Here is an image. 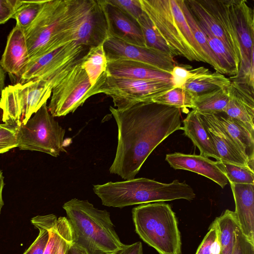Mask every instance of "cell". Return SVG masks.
Segmentation results:
<instances>
[{"instance_id":"obj_1","label":"cell","mask_w":254,"mask_h":254,"mask_svg":"<svg viewBox=\"0 0 254 254\" xmlns=\"http://www.w3.org/2000/svg\"><path fill=\"white\" fill-rule=\"evenodd\" d=\"M110 111L118 126V145L109 171L134 179L154 149L170 135L182 130L181 109L150 101Z\"/></svg>"},{"instance_id":"obj_2","label":"cell","mask_w":254,"mask_h":254,"mask_svg":"<svg viewBox=\"0 0 254 254\" xmlns=\"http://www.w3.org/2000/svg\"><path fill=\"white\" fill-rule=\"evenodd\" d=\"M86 0H45L32 24L24 30L29 60L73 41Z\"/></svg>"},{"instance_id":"obj_3","label":"cell","mask_w":254,"mask_h":254,"mask_svg":"<svg viewBox=\"0 0 254 254\" xmlns=\"http://www.w3.org/2000/svg\"><path fill=\"white\" fill-rule=\"evenodd\" d=\"M63 208L72 227L74 242L88 254H116L125 246L106 209L76 198L65 202Z\"/></svg>"},{"instance_id":"obj_4","label":"cell","mask_w":254,"mask_h":254,"mask_svg":"<svg viewBox=\"0 0 254 254\" xmlns=\"http://www.w3.org/2000/svg\"><path fill=\"white\" fill-rule=\"evenodd\" d=\"M93 190L103 205L120 208L177 199L190 201L195 197L192 188L186 181L181 182L178 180L166 184L145 178H134L95 185Z\"/></svg>"},{"instance_id":"obj_5","label":"cell","mask_w":254,"mask_h":254,"mask_svg":"<svg viewBox=\"0 0 254 254\" xmlns=\"http://www.w3.org/2000/svg\"><path fill=\"white\" fill-rule=\"evenodd\" d=\"M135 231L159 254H182L178 220L170 205L164 202L140 204L132 209Z\"/></svg>"},{"instance_id":"obj_6","label":"cell","mask_w":254,"mask_h":254,"mask_svg":"<svg viewBox=\"0 0 254 254\" xmlns=\"http://www.w3.org/2000/svg\"><path fill=\"white\" fill-rule=\"evenodd\" d=\"M53 86L48 81L34 79L9 85L0 98V121L19 127L28 120L51 96Z\"/></svg>"},{"instance_id":"obj_7","label":"cell","mask_w":254,"mask_h":254,"mask_svg":"<svg viewBox=\"0 0 254 254\" xmlns=\"http://www.w3.org/2000/svg\"><path fill=\"white\" fill-rule=\"evenodd\" d=\"M170 83L115 77L104 72L91 87V96L103 93L110 96L117 109L153 100L173 88Z\"/></svg>"},{"instance_id":"obj_8","label":"cell","mask_w":254,"mask_h":254,"mask_svg":"<svg viewBox=\"0 0 254 254\" xmlns=\"http://www.w3.org/2000/svg\"><path fill=\"white\" fill-rule=\"evenodd\" d=\"M65 129L49 112L47 103L24 125L17 127L16 137L20 150L37 151L57 157L64 148Z\"/></svg>"},{"instance_id":"obj_9","label":"cell","mask_w":254,"mask_h":254,"mask_svg":"<svg viewBox=\"0 0 254 254\" xmlns=\"http://www.w3.org/2000/svg\"><path fill=\"white\" fill-rule=\"evenodd\" d=\"M90 48L72 41L30 60L18 77V82L40 79L49 81L53 88L70 70L81 62Z\"/></svg>"},{"instance_id":"obj_10","label":"cell","mask_w":254,"mask_h":254,"mask_svg":"<svg viewBox=\"0 0 254 254\" xmlns=\"http://www.w3.org/2000/svg\"><path fill=\"white\" fill-rule=\"evenodd\" d=\"M185 2L195 20L223 43L240 65L241 50L229 0H185Z\"/></svg>"},{"instance_id":"obj_11","label":"cell","mask_w":254,"mask_h":254,"mask_svg":"<svg viewBox=\"0 0 254 254\" xmlns=\"http://www.w3.org/2000/svg\"><path fill=\"white\" fill-rule=\"evenodd\" d=\"M157 31L174 52L190 61L204 62L183 36L175 19L170 0H139Z\"/></svg>"},{"instance_id":"obj_12","label":"cell","mask_w":254,"mask_h":254,"mask_svg":"<svg viewBox=\"0 0 254 254\" xmlns=\"http://www.w3.org/2000/svg\"><path fill=\"white\" fill-rule=\"evenodd\" d=\"M230 13L235 25L240 50L238 73L230 78L254 87V12L245 0H229Z\"/></svg>"},{"instance_id":"obj_13","label":"cell","mask_w":254,"mask_h":254,"mask_svg":"<svg viewBox=\"0 0 254 254\" xmlns=\"http://www.w3.org/2000/svg\"><path fill=\"white\" fill-rule=\"evenodd\" d=\"M81 63L70 70L53 87L47 106L54 117L64 116L74 112L92 96V86Z\"/></svg>"},{"instance_id":"obj_14","label":"cell","mask_w":254,"mask_h":254,"mask_svg":"<svg viewBox=\"0 0 254 254\" xmlns=\"http://www.w3.org/2000/svg\"><path fill=\"white\" fill-rule=\"evenodd\" d=\"M107 61L129 60L141 63L170 73L176 65L173 56L147 47L132 45L112 36L103 44Z\"/></svg>"},{"instance_id":"obj_15","label":"cell","mask_w":254,"mask_h":254,"mask_svg":"<svg viewBox=\"0 0 254 254\" xmlns=\"http://www.w3.org/2000/svg\"><path fill=\"white\" fill-rule=\"evenodd\" d=\"M109 36L104 0H86L79 24L73 35L74 42L91 47Z\"/></svg>"},{"instance_id":"obj_16","label":"cell","mask_w":254,"mask_h":254,"mask_svg":"<svg viewBox=\"0 0 254 254\" xmlns=\"http://www.w3.org/2000/svg\"><path fill=\"white\" fill-rule=\"evenodd\" d=\"M220 161L252 169L246 156L219 122L216 114H199Z\"/></svg>"},{"instance_id":"obj_17","label":"cell","mask_w":254,"mask_h":254,"mask_svg":"<svg viewBox=\"0 0 254 254\" xmlns=\"http://www.w3.org/2000/svg\"><path fill=\"white\" fill-rule=\"evenodd\" d=\"M230 80L229 101L223 113L240 121L254 132V87L240 81Z\"/></svg>"},{"instance_id":"obj_18","label":"cell","mask_w":254,"mask_h":254,"mask_svg":"<svg viewBox=\"0 0 254 254\" xmlns=\"http://www.w3.org/2000/svg\"><path fill=\"white\" fill-rule=\"evenodd\" d=\"M166 161L176 170L191 171L206 177L222 188L228 183L226 176L214 161L201 155L188 154L180 152L167 154Z\"/></svg>"},{"instance_id":"obj_19","label":"cell","mask_w":254,"mask_h":254,"mask_svg":"<svg viewBox=\"0 0 254 254\" xmlns=\"http://www.w3.org/2000/svg\"><path fill=\"white\" fill-rule=\"evenodd\" d=\"M109 36L134 45L146 47L141 29L136 21L117 7L104 0Z\"/></svg>"},{"instance_id":"obj_20","label":"cell","mask_w":254,"mask_h":254,"mask_svg":"<svg viewBox=\"0 0 254 254\" xmlns=\"http://www.w3.org/2000/svg\"><path fill=\"white\" fill-rule=\"evenodd\" d=\"M29 61L24 31L16 24L7 37L0 64L5 72L18 77Z\"/></svg>"},{"instance_id":"obj_21","label":"cell","mask_w":254,"mask_h":254,"mask_svg":"<svg viewBox=\"0 0 254 254\" xmlns=\"http://www.w3.org/2000/svg\"><path fill=\"white\" fill-rule=\"evenodd\" d=\"M230 184L239 227L245 236L254 243V185Z\"/></svg>"},{"instance_id":"obj_22","label":"cell","mask_w":254,"mask_h":254,"mask_svg":"<svg viewBox=\"0 0 254 254\" xmlns=\"http://www.w3.org/2000/svg\"><path fill=\"white\" fill-rule=\"evenodd\" d=\"M106 72L115 77L160 81L172 84L170 73L157 70L147 64L132 61H107Z\"/></svg>"},{"instance_id":"obj_23","label":"cell","mask_w":254,"mask_h":254,"mask_svg":"<svg viewBox=\"0 0 254 254\" xmlns=\"http://www.w3.org/2000/svg\"><path fill=\"white\" fill-rule=\"evenodd\" d=\"M184 134L198 148L200 155L215 158L219 161L217 154L200 114L192 109L183 121Z\"/></svg>"},{"instance_id":"obj_24","label":"cell","mask_w":254,"mask_h":254,"mask_svg":"<svg viewBox=\"0 0 254 254\" xmlns=\"http://www.w3.org/2000/svg\"><path fill=\"white\" fill-rule=\"evenodd\" d=\"M230 83L229 78L223 74L216 71L212 72L208 69L201 66L193 68L191 76L183 88L197 95L228 88Z\"/></svg>"},{"instance_id":"obj_25","label":"cell","mask_w":254,"mask_h":254,"mask_svg":"<svg viewBox=\"0 0 254 254\" xmlns=\"http://www.w3.org/2000/svg\"><path fill=\"white\" fill-rule=\"evenodd\" d=\"M223 127L235 141L246 156L251 167L254 165V132L240 121L226 115L224 113H216Z\"/></svg>"},{"instance_id":"obj_26","label":"cell","mask_w":254,"mask_h":254,"mask_svg":"<svg viewBox=\"0 0 254 254\" xmlns=\"http://www.w3.org/2000/svg\"><path fill=\"white\" fill-rule=\"evenodd\" d=\"M44 218L49 232V240L43 254H58L62 242L73 231L66 217L57 216L53 214L44 215Z\"/></svg>"},{"instance_id":"obj_27","label":"cell","mask_w":254,"mask_h":254,"mask_svg":"<svg viewBox=\"0 0 254 254\" xmlns=\"http://www.w3.org/2000/svg\"><path fill=\"white\" fill-rule=\"evenodd\" d=\"M196 21L204 33L209 46L218 60L223 74L230 76H235L238 72L240 65L232 53L220 39L210 33L205 25Z\"/></svg>"},{"instance_id":"obj_28","label":"cell","mask_w":254,"mask_h":254,"mask_svg":"<svg viewBox=\"0 0 254 254\" xmlns=\"http://www.w3.org/2000/svg\"><path fill=\"white\" fill-rule=\"evenodd\" d=\"M228 87L195 95L193 109L201 114L223 112L229 101Z\"/></svg>"},{"instance_id":"obj_29","label":"cell","mask_w":254,"mask_h":254,"mask_svg":"<svg viewBox=\"0 0 254 254\" xmlns=\"http://www.w3.org/2000/svg\"><path fill=\"white\" fill-rule=\"evenodd\" d=\"M221 245L220 254H232L236 227L239 225L234 211L226 209L214 220Z\"/></svg>"},{"instance_id":"obj_30","label":"cell","mask_w":254,"mask_h":254,"mask_svg":"<svg viewBox=\"0 0 254 254\" xmlns=\"http://www.w3.org/2000/svg\"><path fill=\"white\" fill-rule=\"evenodd\" d=\"M104 42L98 46L90 47L81 63V66L85 71L92 87L106 71L107 61L104 49Z\"/></svg>"},{"instance_id":"obj_31","label":"cell","mask_w":254,"mask_h":254,"mask_svg":"<svg viewBox=\"0 0 254 254\" xmlns=\"http://www.w3.org/2000/svg\"><path fill=\"white\" fill-rule=\"evenodd\" d=\"M177 1L196 42L200 47L205 57L206 63L211 65L216 71L223 74L222 70L218 60L209 46L204 33L190 12L185 0H177Z\"/></svg>"},{"instance_id":"obj_32","label":"cell","mask_w":254,"mask_h":254,"mask_svg":"<svg viewBox=\"0 0 254 254\" xmlns=\"http://www.w3.org/2000/svg\"><path fill=\"white\" fill-rule=\"evenodd\" d=\"M136 22L141 29L146 47L162 51L173 57L175 56L173 51L161 36L144 11Z\"/></svg>"},{"instance_id":"obj_33","label":"cell","mask_w":254,"mask_h":254,"mask_svg":"<svg viewBox=\"0 0 254 254\" xmlns=\"http://www.w3.org/2000/svg\"><path fill=\"white\" fill-rule=\"evenodd\" d=\"M195 95L182 87H173L155 98L153 102L179 109L194 108Z\"/></svg>"},{"instance_id":"obj_34","label":"cell","mask_w":254,"mask_h":254,"mask_svg":"<svg viewBox=\"0 0 254 254\" xmlns=\"http://www.w3.org/2000/svg\"><path fill=\"white\" fill-rule=\"evenodd\" d=\"M45 0H21L12 16L16 24L26 30L34 21L40 11Z\"/></svg>"},{"instance_id":"obj_35","label":"cell","mask_w":254,"mask_h":254,"mask_svg":"<svg viewBox=\"0 0 254 254\" xmlns=\"http://www.w3.org/2000/svg\"><path fill=\"white\" fill-rule=\"evenodd\" d=\"M217 163L230 183L254 185V171L250 167L222 161Z\"/></svg>"},{"instance_id":"obj_36","label":"cell","mask_w":254,"mask_h":254,"mask_svg":"<svg viewBox=\"0 0 254 254\" xmlns=\"http://www.w3.org/2000/svg\"><path fill=\"white\" fill-rule=\"evenodd\" d=\"M170 1L175 19L183 36L195 53L204 60V63H207L205 57L196 42L177 0H170Z\"/></svg>"},{"instance_id":"obj_37","label":"cell","mask_w":254,"mask_h":254,"mask_svg":"<svg viewBox=\"0 0 254 254\" xmlns=\"http://www.w3.org/2000/svg\"><path fill=\"white\" fill-rule=\"evenodd\" d=\"M31 223L39 230V234L23 254H43L49 240V232L44 215H37L31 220Z\"/></svg>"},{"instance_id":"obj_38","label":"cell","mask_w":254,"mask_h":254,"mask_svg":"<svg viewBox=\"0 0 254 254\" xmlns=\"http://www.w3.org/2000/svg\"><path fill=\"white\" fill-rule=\"evenodd\" d=\"M17 129V127L6 124L0 129V154L18 147Z\"/></svg>"},{"instance_id":"obj_39","label":"cell","mask_w":254,"mask_h":254,"mask_svg":"<svg viewBox=\"0 0 254 254\" xmlns=\"http://www.w3.org/2000/svg\"><path fill=\"white\" fill-rule=\"evenodd\" d=\"M135 21L143 13L139 0H108Z\"/></svg>"},{"instance_id":"obj_40","label":"cell","mask_w":254,"mask_h":254,"mask_svg":"<svg viewBox=\"0 0 254 254\" xmlns=\"http://www.w3.org/2000/svg\"><path fill=\"white\" fill-rule=\"evenodd\" d=\"M235 241L232 254H254V243L244 235L239 225L234 231Z\"/></svg>"},{"instance_id":"obj_41","label":"cell","mask_w":254,"mask_h":254,"mask_svg":"<svg viewBox=\"0 0 254 254\" xmlns=\"http://www.w3.org/2000/svg\"><path fill=\"white\" fill-rule=\"evenodd\" d=\"M193 68L188 65H176L170 74L174 87H182L192 75Z\"/></svg>"},{"instance_id":"obj_42","label":"cell","mask_w":254,"mask_h":254,"mask_svg":"<svg viewBox=\"0 0 254 254\" xmlns=\"http://www.w3.org/2000/svg\"><path fill=\"white\" fill-rule=\"evenodd\" d=\"M217 235V228L214 221L210 225L208 231L198 246L195 254H211L210 248Z\"/></svg>"},{"instance_id":"obj_43","label":"cell","mask_w":254,"mask_h":254,"mask_svg":"<svg viewBox=\"0 0 254 254\" xmlns=\"http://www.w3.org/2000/svg\"><path fill=\"white\" fill-rule=\"evenodd\" d=\"M20 0H0V25L12 18Z\"/></svg>"},{"instance_id":"obj_44","label":"cell","mask_w":254,"mask_h":254,"mask_svg":"<svg viewBox=\"0 0 254 254\" xmlns=\"http://www.w3.org/2000/svg\"><path fill=\"white\" fill-rule=\"evenodd\" d=\"M58 254H88L81 247L73 241V232L61 244Z\"/></svg>"},{"instance_id":"obj_45","label":"cell","mask_w":254,"mask_h":254,"mask_svg":"<svg viewBox=\"0 0 254 254\" xmlns=\"http://www.w3.org/2000/svg\"><path fill=\"white\" fill-rule=\"evenodd\" d=\"M116 254H143V247L140 242L126 245L124 248Z\"/></svg>"},{"instance_id":"obj_46","label":"cell","mask_w":254,"mask_h":254,"mask_svg":"<svg viewBox=\"0 0 254 254\" xmlns=\"http://www.w3.org/2000/svg\"><path fill=\"white\" fill-rule=\"evenodd\" d=\"M217 228V227H216ZM221 245L219 241V239L217 235L214 240V242L212 243L211 248H210V253L211 254H221Z\"/></svg>"},{"instance_id":"obj_47","label":"cell","mask_w":254,"mask_h":254,"mask_svg":"<svg viewBox=\"0 0 254 254\" xmlns=\"http://www.w3.org/2000/svg\"><path fill=\"white\" fill-rule=\"evenodd\" d=\"M4 186V177L2 172L0 170V214L1 208L4 205V202L2 199V190Z\"/></svg>"},{"instance_id":"obj_48","label":"cell","mask_w":254,"mask_h":254,"mask_svg":"<svg viewBox=\"0 0 254 254\" xmlns=\"http://www.w3.org/2000/svg\"><path fill=\"white\" fill-rule=\"evenodd\" d=\"M5 71L0 64V94L4 88Z\"/></svg>"},{"instance_id":"obj_49","label":"cell","mask_w":254,"mask_h":254,"mask_svg":"<svg viewBox=\"0 0 254 254\" xmlns=\"http://www.w3.org/2000/svg\"><path fill=\"white\" fill-rule=\"evenodd\" d=\"M5 125V124H0V129L4 127Z\"/></svg>"}]
</instances>
